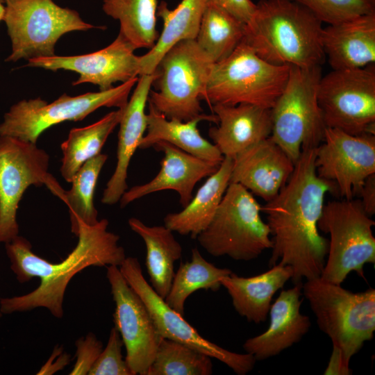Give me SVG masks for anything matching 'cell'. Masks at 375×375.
Segmentation results:
<instances>
[{
    "label": "cell",
    "mask_w": 375,
    "mask_h": 375,
    "mask_svg": "<svg viewBox=\"0 0 375 375\" xmlns=\"http://www.w3.org/2000/svg\"><path fill=\"white\" fill-rule=\"evenodd\" d=\"M135 48L121 35L108 46L84 55L53 56L32 58L26 66L57 71L64 69L79 74L72 85L90 83L100 90L113 88L117 82L125 83L140 75V56L134 53Z\"/></svg>",
    "instance_id": "17"
},
{
    "label": "cell",
    "mask_w": 375,
    "mask_h": 375,
    "mask_svg": "<svg viewBox=\"0 0 375 375\" xmlns=\"http://www.w3.org/2000/svg\"><path fill=\"white\" fill-rule=\"evenodd\" d=\"M315 165L319 178L333 182L344 199H353L375 174V135H353L326 127Z\"/></svg>",
    "instance_id": "15"
},
{
    "label": "cell",
    "mask_w": 375,
    "mask_h": 375,
    "mask_svg": "<svg viewBox=\"0 0 375 375\" xmlns=\"http://www.w3.org/2000/svg\"><path fill=\"white\" fill-rule=\"evenodd\" d=\"M317 101L326 126L375 135V66L332 70L320 78Z\"/></svg>",
    "instance_id": "13"
},
{
    "label": "cell",
    "mask_w": 375,
    "mask_h": 375,
    "mask_svg": "<svg viewBox=\"0 0 375 375\" xmlns=\"http://www.w3.org/2000/svg\"><path fill=\"white\" fill-rule=\"evenodd\" d=\"M155 76L154 73L140 76L131 99L124 108L119 123L117 164L103 192L101 201L103 204L117 203L128 189V168L147 130L145 108Z\"/></svg>",
    "instance_id": "21"
},
{
    "label": "cell",
    "mask_w": 375,
    "mask_h": 375,
    "mask_svg": "<svg viewBox=\"0 0 375 375\" xmlns=\"http://www.w3.org/2000/svg\"><path fill=\"white\" fill-rule=\"evenodd\" d=\"M123 340L118 330L111 328L106 347L91 367L89 375H133L123 359Z\"/></svg>",
    "instance_id": "36"
},
{
    "label": "cell",
    "mask_w": 375,
    "mask_h": 375,
    "mask_svg": "<svg viewBox=\"0 0 375 375\" xmlns=\"http://www.w3.org/2000/svg\"><path fill=\"white\" fill-rule=\"evenodd\" d=\"M323 51L333 70L375 63V13L328 24L322 33Z\"/></svg>",
    "instance_id": "23"
},
{
    "label": "cell",
    "mask_w": 375,
    "mask_h": 375,
    "mask_svg": "<svg viewBox=\"0 0 375 375\" xmlns=\"http://www.w3.org/2000/svg\"><path fill=\"white\" fill-rule=\"evenodd\" d=\"M211 1L246 24L251 19L256 8V3L251 0Z\"/></svg>",
    "instance_id": "38"
},
{
    "label": "cell",
    "mask_w": 375,
    "mask_h": 375,
    "mask_svg": "<svg viewBox=\"0 0 375 375\" xmlns=\"http://www.w3.org/2000/svg\"><path fill=\"white\" fill-rule=\"evenodd\" d=\"M75 345L76 360L69 374H88L103 349V344L93 333H89L76 340Z\"/></svg>",
    "instance_id": "37"
},
{
    "label": "cell",
    "mask_w": 375,
    "mask_h": 375,
    "mask_svg": "<svg viewBox=\"0 0 375 375\" xmlns=\"http://www.w3.org/2000/svg\"><path fill=\"white\" fill-rule=\"evenodd\" d=\"M128 223L131 229L144 242L150 285L165 299L175 274L174 262L181 258L183 248L175 239L173 231L165 225L147 226L135 217L130 218Z\"/></svg>",
    "instance_id": "28"
},
{
    "label": "cell",
    "mask_w": 375,
    "mask_h": 375,
    "mask_svg": "<svg viewBox=\"0 0 375 375\" xmlns=\"http://www.w3.org/2000/svg\"><path fill=\"white\" fill-rule=\"evenodd\" d=\"M233 164V158L224 157L219 169L208 176L183 209L165 217V226L196 239L209 225L222 200L230 183Z\"/></svg>",
    "instance_id": "26"
},
{
    "label": "cell",
    "mask_w": 375,
    "mask_h": 375,
    "mask_svg": "<svg viewBox=\"0 0 375 375\" xmlns=\"http://www.w3.org/2000/svg\"><path fill=\"white\" fill-rule=\"evenodd\" d=\"M107 158V155L99 153L87 160L74 176L71 189L63 190L60 197L68 206L71 231L76 236L81 223L93 226L99 222L94 193Z\"/></svg>",
    "instance_id": "33"
},
{
    "label": "cell",
    "mask_w": 375,
    "mask_h": 375,
    "mask_svg": "<svg viewBox=\"0 0 375 375\" xmlns=\"http://www.w3.org/2000/svg\"><path fill=\"white\" fill-rule=\"evenodd\" d=\"M321 66H290L287 83L271 108L270 138L295 163L304 149L317 148L326 128L317 101Z\"/></svg>",
    "instance_id": "7"
},
{
    "label": "cell",
    "mask_w": 375,
    "mask_h": 375,
    "mask_svg": "<svg viewBox=\"0 0 375 375\" xmlns=\"http://www.w3.org/2000/svg\"><path fill=\"white\" fill-rule=\"evenodd\" d=\"M106 219L93 225L81 223L76 247L65 259L51 262L32 251L31 242L19 235L5 244L10 269L20 283L33 278L40 279V285L31 292L0 299L2 314H11L45 308L56 318L64 315L63 300L72 278L89 267H119L126 258L124 249L118 244L119 236L107 230Z\"/></svg>",
    "instance_id": "2"
},
{
    "label": "cell",
    "mask_w": 375,
    "mask_h": 375,
    "mask_svg": "<svg viewBox=\"0 0 375 375\" xmlns=\"http://www.w3.org/2000/svg\"><path fill=\"white\" fill-rule=\"evenodd\" d=\"M152 147L164 153L159 172L150 181L126 190L119 200L122 208L142 197L166 190L176 191L184 208L192 199L196 184L214 174L222 163L198 158L166 142H158Z\"/></svg>",
    "instance_id": "18"
},
{
    "label": "cell",
    "mask_w": 375,
    "mask_h": 375,
    "mask_svg": "<svg viewBox=\"0 0 375 375\" xmlns=\"http://www.w3.org/2000/svg\"><path fill=\"white\" fill-rule=\"evenodd\" d=\"M302 294L308 300L319 329L349 364L375 331V290L353 292L323 280H306Z\"/></svg>",
    "instance_id": "4"
},
{
    "label": "cell",
    "mask_w": 375,
    "mask_h": 375,
    "mask_svg": "<svg viewBox=\"0 0 375 375\" xmlns=\"http://www.w3.org/2000/svg\"><path fill=\"white\" fill-rule=\"evenodd\" d=\"M127 283L140 296L162 338L174 340L224 363L238 375H245L254 367L252 355L224 349L203 338L197 330L160 297L147 281L137 258L126 257L119 267Z\"/></svg>",
    "instance_id": "14"
},
{
    "label": "cell",
    "mask_w": 375,
    "mask_h": 375,
    "mask_svg": "<svg viewBox=\"0 0 375 375\" xmlns=\"http://www.w3.org/2000/svg\"><path fill=\"white\" fill-rule=\"evenodd\" d=\"M2 316V312L0 311V318Z\"/></svg>",
    "instance_id": "44"
},
{
    "label": "cell",
    "mask_w": 375,
    "mask_h": 375,
    "mask_svg": "<svg viewBox=\"0 0 375 375\" xmlns=\"http://www.w3.org/2000/svg\"><path fill=\"white\" fill-rule=\"evenodd\" d=\"M49 156L36 144L0 135V243L19 235L17 211L30 185H45L56 196L63 189L49 173Z\"/></svg>",
    "instance_id": "12"
},
{
    "label": "cell",
    "mask_w": 375,
    "mask_h": 375,
    "mask_svg": "<svg viewBox=\"0 0 375 375\" xmlns=\"http://www.w3.org/2000/svg\"><path fill=\"white\" fill-rule=\"evenodd\" d=\"M315 153L316 148L304 149L286 184L261 207L272 235L269 265L290 267L294 284L320 276L328 249L318 221L326 194L338 192L333 182L317 176Z\"/></svg>",
    "instance_id": "1"
},
{
    "label": "cell",
    "mask_w": 375,
    "mask_h": 375,
    "mask_svg": "<svg viewBox=\"0 0 375 375\" xmlns=\"http://www.w3.org/2000/svg\"><path fill=\"white\" fill-rule=\"evenodd\" d=\"M158 0H103V12L119 22V32L134 48L151 49L158 38Z\"/></svg>",
    "instance_id": "30"
},
{
    "label": "cell",
    "mask_w": 375,
    "mask_h": 375,
    "mask_svg": "<svg viewBox=\"0 0 375 375\" xmlns=\"http://www.w3.org/2000/svg\"><path fill=\"white\" fill-rule=\"evenodd\" d=\"M290 69L263 60L242 40L226 58L214 63L204 100L210 108L249 103L271 109L287 83Z\"/></svg>",
    "instance_id": "8"
},
{
    "label": "cell",
    "mask_w": 375,
    "mask_h": 375,
    "mask_svg": "<svg viewBox=\"0 0 375 375\" xmlns=\"http://www.w3.org/2000/svg\"><path fill=\"white\" fill-rule=\"evenodd\" d=\"M351 374L349 364L344 361L340 349L333 346L331 356L324 374L349 375Z\"/></svg>",
    "instance_id": "41"
},
{
    "label": "cell",
    "mask_w": 375,
    "mask_h": 375,
    "mask_svg": "<svg viewBox=\"0 0 375 375\" xmlns=\"http://www.w3.org/2000/svg\"><path fill=\"white\" fill-rule=\"evenodd\" d=\"M106 269L115 303L114 326L126 350L125 360L133 375H146L162 338L144 303L127 283L119 267L110 265Z\"/></svg>",
    "instance_id": "16"
},
{
    "label": "cell",
    "mask_w": 375,
    "mask_h": 375,
    "mask_svg": "<svg viewBox=\"0 0 375 375\" xmlns=\"http://www.w3.org/2000/svg\"><path fill=\"white\" fill-rule=\"evenodd\" d=\"M214 62L195 40H181L162 56L153 73L148 102L167 119L190 121L203 112Z\"/></svg>",
    "instance_id": "5"
},
{
    "label": "cell",
    "mask_w": 375,
    "mask_h": 375,
    "mask_svg": "<svg viewBox=\"0 0 375 375\" xmlns=\"http://www.w3.org/2000/svg\"><path fill=\"white\" fill-rule=\"evenodd\" d=\"M139 77L99 92L71 97L63 94L51 103L40 97L22 100L5 113L0 135L36 144L47 129L66 121H81L101 107L124 108Z\"/></svg>",
    "instance_id": "11"
},
{
    "label": "cell",
    "mask_w": 375,
    "mask_h": 375,
    "mask_svg": "<svg viewBox=\"0 0 375 375\" xmlns=\"http://www.w3.org/2000/svg\"><path fill=\"white\" fill-rule=\"evenodd\" d=\"M210 358L185 344L162 338L146 375H210Z\"/></svg>",
    "instance_id": "34"
},
{
    "label": "cell",
    "mask_w": 375,
    "mask_h": 375,
    "mask_svg": "<svg viewBox=\"0 0 375 375\" xmlns=\"http://www.w3.org/2000/svg\"><path fill=\"white\" fill-rule=\"evenodd\" d=\"M211 110L218 122L209 129L208 135L224 157L234 159L271 135V109L240 103L215 104Z\"/></svg>",
    "instance_id": "22"
},
{
    "label": "cell",
    "mask_w": 375,
    "mask_h": 375,
    "mask_svg": "<svg viewBox=\"0 0 375 375\" xmlns=\"http://www.w3.org/2000/svg\"><path fill=\"white\" fill-rule=\"evenodd\" d=\"M359 194L364 210L370 217L375 213V174L368 176L361 187Z\"/></svg>",
    "instance_id": "39"
},
{
    "label": "cell",
    "mask_w": 375,
    "mask_h": 375,
    "mask_svg": "<svg viewBox=\"0 0 375 375\" xmlns=\"http://www.w3.org/2000/svg\"><path fill=\"white\" fill-rule=\"evenodd\" d=\"M232 271L219 268L207 261L197 248L192 249L191 260L181 262L174 274L170 290L165 301L177 312L183 315L187 299L199 290H218L221 280Z\"/></svg>",
    "instance_id": "32"
},
{
    "label": "cell",
    "mask_w": 375,
    "mask_h": 375,
    "mask_svg": "<svg viewBox=\"0 0 375 375\" xmlns=\"http://www.w3.org/2000/svg\"><path fill=\"white\" fill-rule=\"evenodd\" d=\"M294 163L270 137L233 159L230 183H238L264 201L274 199L289 180Z\"/></svg>",
    "instance_id": "19"
},
{
    "label": "cell",
    "mask_w": 375,
    "mask_h": 375,
    "mask_svg": "<svg viewBox=\"0 0 375 375\" xmlns=\"http://www.w3.org/2000/svg\"><path fill=\"white\" fill-rule=\"evenodd\" d=\"M149 103L147 126L139 149L152 147L158 142H168L198 158L222 162L224 157L217 147L204 138L197 128L202 121L218 122L215 115L202 113L190 121L167 119Z\"/></svg>",
    "instance_id": "25"
},
{
    "label": "cell",
    "mask_w": 375,
    "mask_h": 375,
    "mask_svg": "<svg viewBox=\"0 0 375 375\" xmlns=\"http://www.w3.org/2000/svg\"><path fill=\"white\" fill-rule=\"evenodd\" d=\"M0 1L3 3H4V0H0Z\"/></svg>",
    "instance_id": "43"
},
{
    "label": "cell",
    "mask_w": 375,
    "mask_h": 375,
    "mask_svg": "<svg viewBox=\"0 0 375 375\" xmlns=\"http://www.w3.org/2000/svg\"><path fill=\"white\" fill-rule=\"evenodd\" d=\"M292 275L290 267L277 264L250 277L239 276L232 272L221 280V285L229 294L236 312L247 321L260 324L267 319L274 294Z\"/></svg>",
    "instance_id": "24"
},
{
    "label": "cell",
    "mask_w": 375,
    "mask_h": 375,
    "mask_svg": "<svg viewBox=\"0 0 375 375\" xmlns=\"http://www.w3.org/2000/svg\"><path fill=\"white\" fill-rule=\"evenodd\" d=\"M375 222L360 201L344 199L324 203L318 228L328 233L327 259L320 277L341 285L351 272L363 275L365 264L375 263Z\"/></svg>",
    "instance_id": "9"
},
{
    "label": "cell",
    "mask_w": 375,
    "mask_h": 375,
    "mask_svg": "<svg viewBox=\"0 0 375 375\" xmlns=\"http://www.w3.org/2000/svg\"><path fill=\"white\" fill-rule=\"evenodd\" d=\"M245 28L246 24L209 0L195 40L215 63L226 58L240 44Z\"/></svg>",
    "instance_id": "31"
},
{
    "label": "cell",
    "mask_w": 375,
    "mask_h": 375,
    "mask_svg": "<svg viewBox=\"0 0 375 375\" xmlns=\"http://www.w3.org/2000/svg\"><path fill=\"white\" fill-rule=\"evenodd\" d=\"M69 357L70 356L62 352L61 347H58L37 374H52L61 370L70 362Z\"/></svg>",
    "instance_id": "40"
},
{
    "label": "cell",
    "mask_w": 375,
    "mask_h": 375,
    "mask_svg": "<svg viewBox=\"0 0 375 375\" xmlns=\"http://www.w3.org/2000/svg\"><path fill=\"white\" fill-rule=\"evenodd\" d=\"M309 10L322 23L333 24L375 13V0H292Z\"/></svg>",
    "instance_id": "35"
},
{
    "label": "cell",
    "mask_w": 375,
    "mask_h": 375,
    "mask_svg": "<svg viewBox=\"0 0 375 375\" xmlns=\"http://www.w3.org/2000/svg\"><path fill=\"white\" fill-rule=\"evenodd\" d=\"M4 3L3 21L12 44L6 62L53 56L64 34L104 28L84 22L77 11L60 7L53 0H4Z\"/></svg>",
    "instance_id": "10"
},
{
    "label": "cell",
    "mask_w": 375,
    "mask_h": 375,
    "mask_svg": "<svg viewBox=\"0 0 375 375\" xmlns=\"http://www.w3.org/2000/svg\"><path fill=\"white\" fill-rule=\"evenodd\" d=\"M123 110L124 108H119L92 124L70 130L67 140L61 144L60 173L67 183L72 182L87 160L100 153L108 136L119 124Z\"/></svg>",
    "instance_id": "29"
},
{
    "label": "cell",
    "mask_w": 375,
    "mask_h": 375,
    "mask_svg": "<svg viewBox=\"0 0 375 375\" xmlns=\"http://www.w3.org/2000/svg\"><path fill=\"white\" fill-rule=\"evenodd\" d=\"M261 207L245 188L231 183L212 221L196 239L214 257L253 260L272 247L269 228L260 216Z\"/></svg>",
    "instance_id": "6"
},
{
    "label": "cell",
    "mask_w": 375,
    "mask_h": 375,
    "mask_svg": "<svg viewBox=\"0 0 375 375\" xmlns=\"http://www.w3.org/2000/svg\"><path fill=\"white\" fill-rule=\"evenodd\" d=\"M209 0H182L169 9L162 1L158 6L157 17L163 27L154 46L140 56V75L153 73L158 62L173 45L184 40H195L206 6Z\"/></svg>",
    "instance_id": "27"
},
{
    "label": "cell",
    "mask_w": 375,
    "mask_h": 375,
    "mask_svg": "<svg viewBox=\"0 0 375 375\" xmlns=\"http://www.w3.org/2000/svg\"><path fill=\"white\" fill-rule=\"evenodd\" d=\"M322 22L292 0H260L246 24L243 40L275 65L321 66Z\"/></svg>",
    "instance_id": "3"
},
{
    "label": "cell",
    "mask_w": 375,
    "mask_h": 375,
    "mask_svg": "<svg viewBox=\"0 0 375 375\" xmlns=\"http://www.w3.org/2000/svg\"><path fill=\"white\" fill-rule=\"evenodd\" d=\"M5 14V6L0 1V22L3 20Z\"/></svg>",
    "instance_id": "42"
},
{
    "label": "cell",
    "mask_w": 375,
    "mask_h": 375,
    "mask_svg": "<svg viewBox=\"0 0 375 375\" xmlns=\"http://www.w3.org/2000/svg\"><path fill=\"white\" fill-rule=\"evenodd\" d=\"M301 294V283L280 292L271 305L267 329L244 342L246 353L252 355L256 361H261L278 355L302 339L311 323L308 316L300 311Z\"/></svg>",
    "instance_id": "20"
}]
</instances>
